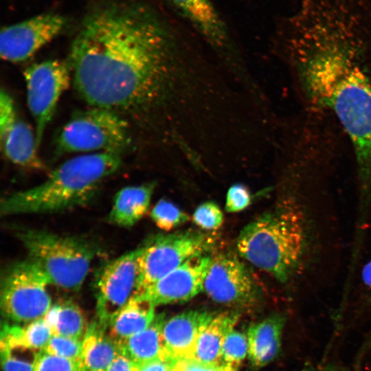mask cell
<instances>
[{"label": "cell", "mask_w": 371, "mask_h": 371, "mask_svg": "<svg viewBox=\"0 0 371 371\" xmlns=\"http://www.w3.org/2000/svg\"><path fill=\"white\" fill-rule=\"evenodd\" d=\"M71 73L69 63L60 60L34 63L24 71L27 103L35 122L38 149L60 96L69 86Z\"/></svg>", "instance_id": "cell-11"}, {"label": "cell", "mask_w": 371, "mask_h": 371, "mask_svg": "<svg viewBox=\"0 0 371 371\" xmlns=\"http://www.w3.org/2000/svg\"><path fill=\"white\" fill-rule=\"evenodd\" d=\"M274 46L293 64L309 102L335 113L355 155L359 194L371 198V80L362 64L366 39L293 34Z\"/></svg>", "instance_id": "cell-2"}, {"label": "cell", "mask_w": 371, "mask_h": 371, "mask_svg": "<svg viewBox=\"0 0 371 371\" xmlns=\"http://www.w3.org/2000/svg\"><path fill=\"white\" fill-rule=\"evenodd\" d=\"M251 201V195L243 184L236 183L228 190L226 196L225 209L229 212H236L245 210Z\"/></svg>", "instance_id": "cell-31"}, {"label": "cell", "mask_w": 371, "mask_h": 371, "mask_svg": "<svg viewBox=\"0 0 371 371\" xmlns=\"http://www.w3.org/2000/svg\"><path fill=\"white\" fill-rule=\"evenodd\" d=\"M203 291L214 301L230 306L253 303L257 286L246 266L234 254L211 257Z\"/></svg>", "instance_id": "cell-12"}, {"label": "cell", "mask_w": 371, "mask_h": 371, "mask_svg": "<svg viewBox=\"0 0 371 371\" xmlns=\"http://www.w3.org/2000/svg\"><path fill=\"white\" fill-rule=\"evenodd\" d=\"M52 335L82 340L87 330L86 317L81 308L69 301L52 306L44 317Z\"/></svg>", "instance_id": "cell-24"}, {"label": "cell", "mask_w": 371, "mask_h": 371, "mask_svg": "<svg viewBox=\"0 0 371 371\" xmlns=\"http://www.w3.org/2000/svg\"><path fill=\"white\" fill-rule=\"evenodd\" d=\"M192 220L199 227L212 230L218 229L223 223V214L218 205L207 201L199 205L195 210Z\"/></svg>", "instance_id": "cell-30"}, {"label": "cell", "mask_w": 371, "mask_h": 371, "mask_svg": "<svg viewBox=\"0 0 371 371\" xmlns=\"http://www.w3.org/2000/svg\"><path fill=\"white\" fill-rule=\"evenodd\" d=\"M172 371H231L221 366L207 364L194 359L172 360Z\"/></svg>", "instance_id": "cell-32"}, {"label": "cell", "mask_w": 371, "mask_h": 371, "mask_svg": "<svg viewBox=\"0 0 371 371\" xmlns=\"http://www.w3.org/2000/svg\"><path fill=\"white\" fill-rule=\"evenodd\" d=\"M286 322L284 314L274 313L249 327L247 356L254 368L267 366L279 355Z\"/></svg>", "instance_id": "cell-17"}, {"label": "cell", "mask_w": 371, "mask_h": 371, "mask_svg": "<svg viewBox=\"0 0 371 371\" xmlns=\"http://www.w3.org/2000/svg\"><path fill=\"white\" fill-rule=\"evenodd\" d=\"M67 19L55 13H44L4 27L0 34V55L11 63L29 59L65 28Z\"/></svg>", "instance_id": "cell-13"}, {"label": "cell", "mask_w": 371, "mask_h": 371, "mask_svg": "<svg viewBox=\"0 0 371 371\" xmlns=\"http://www.w3.org/2000/svg\"><path fill=\"white\" fill-rule=\"evenodd\" d=\"M130 143L128 123L115 111L95 106L74 115L57 137L58 150L67 153L120 154Z\"/></svg>", "instance_id": "cell-6"}, {"label": "cell", "mask_w": 371, "mask_h": 371, "mask_svg": "<svg viewBox=\"0 0 371 371\" xmlns=\"http://www.w3.org/2000/svg\"><path fill=\"white\" fill-rule=\"evenodd\" d=\"M239 315L226 311L215 314L202 330L192 359L201 363L219 366L222 348L227 335L234 329Z\"/></svg>", "instance_id": "cell-20"}, {"label": "cell", "mask_w": 371, "mask_h": 371, "mask_svg": "<svg viewBox=\"0 0 371 371\" xmlns=\"http://www.w3.org/2000/svg\"><path fill=\"white\" fill-rule=\"evenodd\" d=\"M82 340L68 337L52 335L45 348V352L80 361Z\"/></svg>", "instance_id": "cell-28"}, {"label": "cell", "mask_w": 371, "mask_h": 371, "mask_svg": "<svg viewBox=\"0 0 371 371\" xmlns=\"http://www.w3.org/2000/svg\"><path fill=\"white\" fill-rule=\"evenodd\" d=\"M0 142L2 153L13 164L34 170H45L38 155L36 135L19 115L11 95L0 93Z\"/></svg>", "instance_id": "cell-14"}, {"label": "cell", "mask_w": 371, "mask_h": 371, "mask_svg": "<svg viewBox=\"0 0 371 371\" xmlns=\"http://www.w3.org/2000/svg\"><path fill=\"white\" fill-rule=\"evenodd\" d=\"M150 216L158 227L167 232L189 220L186 212L165 199L157 202L151 210Z\"/></svg>", "instance_id": "cell-27"}, {"label": "cell", "mask_w": 371, "mask_h": 371, "mask_svg": "<svg viewBox=\"0 0 371 371\" xmlns=\"http://www.w3.org/2000/svg\"><path fill=\"white\" fill-rule=\"evenodd\" d=\"M69 64L85 102L135 114L155 144L173 152L202 146L228 109L225 69L165 2L93 10L73 41Z\"/></svg>", "instance_id": "cell-1"}, {"label": "cell", "mask_w": 371, "mask_h": 371, "mask_svg": "<svg viewBox=\"0 0 371 371\" xmlns=\"http://www.w3.org/2000/svg\"><path fill=\"white\" fill-rule=\"evenodd\" d=\"M141 247L108 262L96 281V319L108 329L115 315L141 292Z\"/></svg>", "instance_id": "cell-10"}, {"label": "cell", "mask_w": 371, "mask_h": 371, "mask_svg": "<svg viewBox=\"0 0 371 371\" xmlns=\"http://www.w3.org/2000/svg\"><path fill=\"white\" fill-rule=\"evenodd\" d=\"M33 371H85L81 361L40 351Z\"/></svg>", "instance_id": "cell-29"}, {"label": "cell", "mask_w": 371, "mask_h": 371, "mask_svg": "<svg viewBox=\"0 0 371 371\" xmlns=\"http://www.w3.org/2000/svg\"><path fill=\"white\" fill-rule=\"evenodd\" d=\"M49 282L29 258L11 264L1 280V309L12 323L28 324L44 318L52 308Z\"/></svg>", "instance_id": "cell-7"}, {"label": "cell", "mask_w": 371, "mask_h": 371, "mask_svg": "<svg viewBox=\"0 0 371 371\" xmlns=\"http://www.w3.org/2000/svg\"><path fill=\"white\" fill-rule=\"evenodd\" d=\"M214 315L205 311L190 310L165 319L162 333L170 357L192 359L200 334Z\"/></svg>", "instance_id": "cell-16"}, {"label": "cell", "mask_w": 371, "mask_h": 371, "mask_svg": "<svg viewBox=\"0 0 371 371\" xmlns=\"http://www.w3.org/2000/svg\"><path fill=\"white\" fill-rule=\"evenodd\" d=\"M164 322V315H156L148 328L120 343L121 352L138 365L157 359H171L162 333Z\"/></svg>", "instance_id": "cell-22"}, {"label": "cell", "mask_w": 371, "mask_h": 371, "mask_svg": "<svg viewBox=\"0 0 371 371\" xmlns=\"http://www.w3.org/2000/svg\"><path fill=\"white\" fill-rule=\"evenodd\" d=\"M155 184L127 186L117 192L108 216L113 225L129 227L137 223L146 213Z\"/></svg>", "instance_id": "cell-19"}, {"label": "cell", "mask_w": 371, "mask_h": 371, "mask_svg": "<svg viewBox=\"0 0 371 371\" xmlns=\"http://www.w3.org/2000/svg\"><path fill=\"white\" fill-rule=\"evenodd\" d=\"M120 155L97 153L71 158L41 184L1 201L3 215L55 213L87 203L100 184L120 167Z\"/></svg>", "instance_id": "cell-4"}, {"label": "cell", "mask_w": 371, "mask_h": 371, "mask_svg": "<svg viewBox=\"0 0 371 371\" xmlns=\"http://www.w3.org/2000/svg\"><path fill=\"white\" fill-rule=\"evenodd\" d=\"M16 234L28 258L49 284L71 291L80 289L96 254L93 244L82 238L34 229H21Z\"/></svg>", "instance_id": "cell-5"}, {"label": "cell", "mask_w": 371, "mask_h": 371, "mask_svg": "<svg viewBox=\"0 0 371 371\" xmlns=\"http://www.w3.org/2000/svg\"><path fill=\"white\" fill-rule=\"evenodd\" d=\"M210 261L211 257L205 254L194 256L139 295L155 306L187 302L203 291Z\"/></svg>", "instance_id": "cell-15"}, {"label": "cell", "mask_w": 371, "mask_h": 371, "mask_svg": "<svg viewBox=\"0 0 371 371\" xmlns=\"http://www.w3.org/2000/svg\"><path fill=\"white\" fill-rule=\"evenodd\" d=\"M300 371H344V370L340 366L335 363L328 362L307 366Z\"/></svg>", "instance_id": "cell-36"}, {"label": "cell", "mask_w": 371, "mask_h": 371, "mask_svg": "<svg viewBox=\"0 0 371 371\" xmlns=\"http://www.w3.org/2000/svg\"><path fill=\"white\" fill-rule=\"evenodd\" d=\"M155 306L145 297L137 295L113 318L107 329L109 335L120 344L145 330L155 319Z\"/></svg>", "instance_id": "cell-21"}, {"label": "cell", "mask_w": 371, "mask_h": 371, "mask_svg": "<svg viewBox=\"0 0 371 371\" xmlns=\"http://www.w3.org/2000/svg\"><path fill=\"white\" fill-rule=\"evenodd\" d=\"M171 359H157L139 365L138 371H172Z\"/></svg>", "instance_id": "cell-34"}, {"label": "cell", "mask_w": 371, "mask_h": 371, "mask_svg": "<svg viewBox=\"0 0 371 371\" xmlns=\"http://www.w3.org/2000/svg\"><path fill=\"white\" fill-rule=\"evenodd\" d=\"M361 283L363 291L371 298V258L365 264L362 269Z\"/></svg>", "instance_id": "cell-35"}, {"label": "cell", "mask_w": 371, "mask_h": 371, "mask_svg": "<svg viewBox=\"0 0 371 371\" xmlns=\"http://www.w3.org/2000/svg\"><path fill=\"white\" fill-rule=\"evenodd\" d=\"M310 245L305 213L291 201L254 218L237 238L240 255L282 283L302 272Z\"/></svg>", "instance_id": "cell-3"}, {"label": "cell", "mask_w": 371, "mask_h": 371, "mask_svg": "<svg viewBox=\"0 0 371 371\" xmlns=\"http://www.w3.org/2000/svg\"><path fill=\"white\" fill-rule=\"evenodd\" d=\"M139 365L120 352L106 371H138Z\"/></svg>", "instance_id": "cell-33"}, {"label": "cell", "mask_w": 371, "mask_h": 371, "mask_svg": "<svg viewBox=\"0 0 371 371\" xmlns=\"http://www.w3.org/2000/svg\"><path fill=\"white\" fill-rule=\"evenodd\" d=\"M211 240L197 231L159 235L141 246V292L188 259L205 254Z\"/></svg>", "instance_id": "cell-9"}, {"label": "cell", "mask_w": 371, "mask_h": 371, "mask_svg": "<svg viewBox=\"0 0 371 371\" xmlns=\"http://www.w3.org/2000/svg\"><path fill=\"white\" fill-rule=\"evenodd\" d=\"M120 344L97 321L87 328L82 339L80 361L85 371H106L120 353Z\"/></svg>", "instance_id": "cell-18"}, {"label": "cell", "mask_w": 371, "mask_h": 371, "mask_svg": "<svg viewBox=\"0 0 371 371\" xmlns=\"http://www.w3.org/2000/svg\"><path fill=\"white\" fill-rule=\"evenodd\" d=\"M163 1L229 70L240 74L247 68L236 36L212 0Z\"/></svg>", "instance_id": "cell-8"}, {"label": "cell", "mask_w": 371, "mask_h": 371, "mask_svg": "<svg viewBox=\"0 0 371 371\" xmlns=\"http://www.w3.org/2000/svg\"><path fill=\"white\" fill-rule=\"evenodd\" d=\"M52 336L44 318L28 324L4 323L0 337V348L21 347L43 350Z\"/></svg>", "instance_id": "cell-23"}, {"label": "cell", "mask_w": 371, "mask_h": 371, "mask_svg": "<svg viewBox=\"0 0 371 371\" xmlns=\"http://www.w3.org/2000/svg\"><path fill=\"white\" fill-rule=\"evenodd\" d=\"M247 355H248L247 335L233 329L225 339L219 366L231 371H238Z\"/></svg>", "instance_id": "cell-25"}, {"label": "cell", "mask_w": 371, "mask_h": 371, "mask_svg": "<svg viewBox=\"0 0 371 371\" xmlns=\"http://www.w3.org/2000/svg\"><path fill=\"white\" fill-rule=\"evenodd\" d=\"M0 352L3 371H33L40 351L15 347L0 348Z\"/></svg>", "instance_id": "cell-26"}]
</instances>
